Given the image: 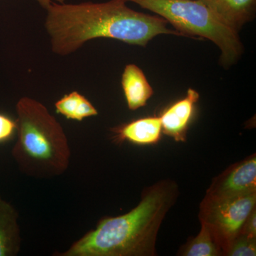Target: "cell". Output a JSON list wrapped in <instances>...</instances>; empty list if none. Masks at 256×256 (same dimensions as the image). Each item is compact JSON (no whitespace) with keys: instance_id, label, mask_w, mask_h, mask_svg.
<instances>
[{"instance_id":"6da1fadb","label":"cell","mask_w":256,"mask_h":256,"mask_svg":"<svg viewBox=\"0 0 256 256\" xmlns=\"http://www.w3.org/2000/svg\"><path fill=\"white\" fill-rule=\"evenodd\" d=\"M127 2L110 0L102 3H52L46 10L45 21L52 52L66 56L96 38H112L146 47L159 35L182 36L168 28L164 18L138 12L128 8Z\"/></svg>"},{"instance_id":"7a4b0ae2","label":"cell","mask_w":256,"mask_h":256,"mask_svg":"<svg viewBox=\"0 0 256 256\" xmlns=\"http://www.w3.org/2000/svg\"><path fill=\"white\" fill-rule=\"evenodd\" d=\"M175 182L161 180L143 192L129 213L101 220L95 230L75 242L64 256H154L165 216L178 200Z\"/></svg>"},{"instance_id":"3957f363","label":"cell","mask_w":256,"mask_h":256,"mask_svg":"<svg viewBox=\"0 0 256 256\" xmlns=\"http://www.w3.org/2000/svg\"><path fill=\"white\" fill-rule=\"evenodd\" d=\"M18 140L14 150L21 164L41 174L68 168L70 151L62 126L43 104L24 97L16 105Z\"/></svg>"},{"instance_id":"277c9868","label":"cell","mask_w":256,"mask_h":256,"mask_svg":"<svg viewBox=\"0 0 256 256\" xmlns=\"http://www.w3.org/2000/svg\"><path fill=\"white\" fill-rule=\"evenodd\" d=\"M126 1L164 18L182 36L202 37L214 43L222 52L224 67L236 63L244 52L238 32L226 26L201 0Z\"/></svg>"},{"instance_id":"5b68a950","label":"cell","mask_w":256,"mask_h":256,"mask_svg":"<svg viewBox=\"0 0 256 256\" xmlns=\"http://www.w3.org/2000/svg\"><path fill=\"white\" fill-rule=\"evenodd\" d=\"M256 207V192L233 196H205L200 206V222L210 229L223 256Z\"/></svg>"},{"instance_id":"8992f818","label":"cell","mask_w":256,"mask_h":256,"mask_svg":"<svg viewBox=\"0 0 256 256\" xmlns=\"http://www.w3.org/2000/svg\"><path fill=\"white\" fill-rule=\"evenodd\" d=\"M256 192V154L236 163L214 178L206 196H238Z\"/></svg>"},{"instance_id":"52a82bcc","label":"cell","mask_w":256,"mask_h":256,"mask_svg":"<svg viewBox=\"0 0 256 256\" xmlns=\"http://www.w3.org/2000/svg\"><path fill=\"white\" fill-rule=\"evenodd\" d=\"M200 97L198 92L190 88L186 97L166 109L160 116L162 132L176 142H185Z\"/></svg>"},{"instance_id":"ba28073f","label":"cell","mask_w":256,"mask_h":256,"mask_svg":"<svg viewBox=\"0 0 256 256\" xmlns=\"http://www.w3.org/2000/svg\"><path fill=\"white\" fill-rule=\"evenodd\" d=\"M226 26L238 32L254 18L256 0H201Z\"/></svg>"},{"instance_id":"9c48e42d","label":"cell","mask_w":256,"mask_h":256,"mask_svg":"<svg viewBox=\"0 0 256 256\" xmlns=\"http://www.w3.org/2000/svg\"><path fill=\"white\" fill-rule=\"evenodd\" d=\"M119 142H128L138 146H152L160 142L162 134L160 117H148L132 121L111 129Z\"/></svg>"},{"instance_id":"30bf717a","label":"cell","mask_w":256,"mask_h":256,"mask_svg":"<svg viewBox=\"0 0 256 256\" xmlns=\"http://www.w3.org/2000/svg\"><path fill=\"white\" fill-rule=\"evenodd\" d=\"M121 84L128 108L130 110L144 107L154 94L144 72L134 64L126 66Z\"/></svg>"},{"instance_id":"8fae6325","label":"cell","mask_w":256,"mask_h":256,"mask_svg":"<svg viewBox=\"0 0 256 256\" xmlns=\"http://www.w3.org/2000/svg\"><path fill=\"white\" fill-rule=\"evenodd\" d=\"M58 114L66 118L82 122L88 118L98 114L97 109L85 96L78 92H74L64 96L55 104Z\"/></svg>"},{"instance_id":"7c38bea8","label":"cell","mask_w":256,"mask_h":256,"mask_svg":"<svg viewBox=\"0 0 256 256\" xmlns=\"http://www.w3.org/2000/svg\"><path fill=\"white\" fill-rule=\"evenodd\" d=\"M200 234L194 238H190L178 250V256H220L223 252L216 242L212 232L204 224L201 223Z\"/></svg>"},{"instance_id":"4fadbf2b","label":"cell","mask_w":256,"mask_h":256,"mask_svg":"<svg viewBox=\"0 0 256 256\" xmlns=\"http://www.w3.org/2000/svg\"><path fill=\"white\" fill-rule=\"evenodd\" d=\"M15 225L12 210L0 200V256L12 255L14 252Z\"/></svg>"},{"instance_id":"5bb4252c","label":"cell","mask_w":256,"mask_h":256,"mask_svg":"<svg viewBox=\"0 0 256 256\" xmlns=\"http://www.w3.org/2000/svg\"><path fill=\"white\" fill-rule=\"evenodd\" d=\"M226 256H256V238L239 234L227 249Z\"/></svg>"},{"instance_id":"9a60e30c","label":"cell","mask_w":256,"mask_h":256,"mask_svg":"<svg viewBox=\"0 0 256 256\" xmlns=\"http://www.w3.org/2000/svg\"><path fill=\"white\" fill-rule=\"evenodd\" d=\"M18 121L13 120L9 116L0 114V143L6 142L18 130Z\"/></svg>"},{"instance_id":"2e32d148","label":"cell","mask_w":256,"mask_h":256,"mask_svg":"<svg viewBox=\"0 0 256 256\" xmlns=\"http://www.w3.org/2000/svg\"><path fill=\"white\" fill-rule=\"evenodd\" d=\"M240 234L256 238V208L252 212L242 226Z\"/></svg>"},{"instance_id":"e0dca14e","label":"cell","mask_w":256,"mask_h":256,"mask_svg":"<svg viewBox=\"0 0 256 256\" xmlns=\"http://www.w3.org/2000/svg\"><path fill=\"white\" fill-rule=\"evenodd\" d=\"M37 2L40 4V6H42L44 9L46 10L48 6H50L52 3L58 2V3H64L65 2V0H35Z\"/></svg>"}]
</instances>
